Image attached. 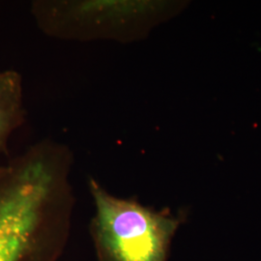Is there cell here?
I'll use <instances>...</instances> for the list:
<instances>
[{
    "label": "cell",
    "instance_id": "1",
    "mask_svg": "<svg viewBox=\"0 0 261 261\" xmlns=\"http://www.w3.org/2000/svg\"><path fill=\"white\" fill-rule=\"evenodd\" d=\"M68 145L46 139L31 145L0 175V261H33L49 219L67 207Z\"/></svg>",
    "mask_w": 261,
    "mask_h": 261
},
{
    "label": "cell",
    "instance_id": "2",
    "mask_svg": "<svg viewBox=\"0 0 261 261\" xmlns=\"http://www.w3.org/2000/svg\"><path fill=\"white\" fill-rule=\"evenodd\" d=\"M167 7L138 0H36L30 12L41 32L53 39L127 44L141 37Z\"/></svg>",
    "mask_w": 261,
    "mask_h": 261
},
{
    "label": "cell",
    "instance_id": "3",
    "mask_svg": "<svg viewBox=\"0 0 261 261\" xmlns=\"http://www.w3.org/2000/svg\"><path fill=\"white\" fill-rule=\"evenodd\" d=\"M88 184L95 206L94 233L103 261H167L176 219L113 196L93 178Z\"/></svg>",
    "mask_w": 261,
    "mask_h": 261
},
{
    "label": "cell",
    "instance_id": "4",
    "mask_svg": "<svg viewBox=\"0 0 261 261\" xmlns=\"http://www.w3.org/2000/svg\"><path fill=\"white\" fill-rule=\"evenodd\" d=\"M25 114L21 75L0 71V154L8 152L10 140L25 121Z\"/></svg>",
    "mask_w": 261,
    "mask_h": 261
},
{
    "label": "cell",
    "instance_id": "5",
    "mask_svg": "<svg viewBox=\"0 0 261 261\" xmlns=\"http://www.w3.org/2000/svg\"><path fill=\"white\" fill-rule=\"evenodd\" d=\"M4 170H5V166H2V167H0V175L4 172Z\"/></svg>",
    "mask_w": 261,
    "mask_h": 261
}]
</instances>
